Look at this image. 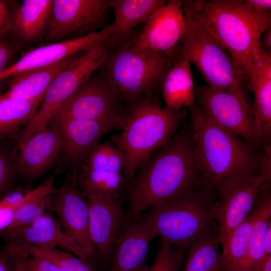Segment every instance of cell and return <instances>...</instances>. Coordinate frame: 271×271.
Segmentation results:
<instances>
[{
  "label": "cell",
  "mask_w": 271,
  "mask_h": 271,
  "mask_svg": "<svg viewBox=\"0 0 271 271\" xmlns=\"http://www.w3.org/2000/svg\"><path fill=\"white\" fill-rule=\"evenodd\" d=\"M111 49L109 42L84 52L55 78L31 121L21 130L19 140L26 142L49 124L59 108L99 68L102 67Z\"/></svg>",
  "instance_id": "ba28073f"
},
{
  "label": "cell",
  "mask_w": 271,
  "mask_h": 271,
  "mask_svg": "<svg viewBox=\"0 0 271 271\" xmlns=\"http://www.w3.org/2000/svg\"><path fill=\"white\" fill-rule=\"evenodd\" d=\"M161 89L165 107L169 110L179 111L195 104V85L188 60L179 58L173 61Z\"/></svg>",
  "instance_id": "d4e9b609"
},
{
  "label": "cell",
  "mask_w": 271,
  "mask_h": 271,
  "mask_svg": "<svg viewBox=\"0 0 271 271\" xmlns=\"http://www.w3.org/2000/svg\"><path fill=\"white\" fill-rule=\"evenodd\" d=\"M53 0H25L16 12L10 33L19 41L30 43L46 33Z\"/></svg>",
  "instance_id": "cb8c5ba5"
},
{
  "label": "cell",
  "mask_w": 271,
  "mask_h": 271,
  "mask_svg": "<svg viewBox=\"0 0 271 271\" xmlns=\"http://www.w3.org/2000/svg\"><path fill=\"white\" fill-rule=\"evenodd\" d=\"M192 140L203 184L215 189L227 179L259 171L263 152L212 121L195 104L188 108Z\"/></svg>",
  "instance_id": "3957f363"
},
{
  "label": "cell",
  "mask_w": 271,
  "mask_h": 271,
  "mask_svg": "<svg viewBox=\"0 0 271 271\" xmlns=\"http://www.w3.org/2000/svg\"><path fill=\"white\" fill-rule=\"evenodd\" d=\"M14 16L9 2L0 0V39L10 33Z\"/></svg>",
  "instance_id": "74e56055"
},
{
  "label": "cell",
  "mask_w": 271,
  "mask_h": 271,
  "mask_svg": "<svg viewBox=\"0 0 271 271\" xmlns=\"http://www.w3.org/2000/svg\"><path fill=\"white\" fill-rule=\"evenodd\" d=\"M182 7L186 27L172 61L188 60L197 68L206 85L212 89L244 94L241 85L247 80L242 69L201 23L187 1H183Z\"/></svg>",
  "instance_id": "8992f818"
},
{
  "label": "cell",
  "mask_w": 271,
  "mask_h": 271,
  "mask_svg": "<svg viewBox=\"0 0 271 271\" xmlns=\"http://www.w3.org/2000/svg\"><path fill=\"white\" fill-rule=\"evenodd\" d=\"M18 173L29 181L40 178L61 161L62 144L60 134L52 124L16 148Z\"/></svg>",
  "instance_id": "d6986e66"
},
{
  "label": "cell",
  "mask_w": 271,
  "mask_h": 271,
  "mask_svg": "<svg viewBox=\"0 0 271 271\" xmlns=\"http://www.w3.org/2000/svg\"><path fill=\"white\" fill-rule=\"evenodd\" d=\"M112 27L108 25L95 32L34 49L0 72V81L26 71L46 67L80 52L88 51L109 41Z\"/></svg>",
  "instance_id": "ac0fdd59"
},
{
  "label": "cell",
  "mask_w": 271,
  "mask_h": 271,
  "mask_svg": "<svg viewBox=\"0 0 271 271\" xmlns=\"http://www.w3.org/2000/svg\"><path fill=\"white\" fill-rule=\"evenodd\" d=\"M24 262L28 271H62L52 262L38 256L25 255Z\"/></svg>",
  "instance_id": "8d00e7d4"
},
{
  "label": "cell",
  "mask_w": 271,
  "mask_h": 271,
  "mask_svg": "<svg viewBox=\"0 0 271 271\" xmlns=\"http://www.w3.org/2000/svg\"><path fill=\"white\" fill-rule=\"evenodd\" d=\"M260 271H271V255L266 258Z\"/></svg>",
  "instance_id": "bcb514c9"
},
{
  "label": "cell",
  "mask_w": 271,
  "mask_h": 271,
  "mask_svg": "<svg viewBox=\"0 0 271 271\" xmlns=\"http://www.w3.org/2000/svg\"><path fill=\"white\" fill-rule=\"evenodd\" d=\"M124 122L77 119L52 118L50 123L58 130L62 141L61 161L76 179L78 169L89 152L108 131L122 127Z\"/></svg>",
  "instance_id": "5bb4252c"
},
{
  "label": "cell",
  "mask_w": 271,
  "mask_h": 271,
  "mask_svg": "<svg viewBox=\"0 0 271 271\" xmlns=\"http://www.w3.org/2000/svg\"><path fill=\"white\" fill-rule=\"evenodd\" d=\"M185 254L160 239L154 262L148 271H181L185 260Z\"/></svg>",
  "instance_id": "e575fe53"
},
{
  "label": "cell",
  "mask_w": 271,
  "mask_h": 271,
  "mask_svg": "<svg viewBox=\"0 0 271 271\" xmlns=\"http://www.w3.org/2000/svg\"><path fill=\"white\" fill-rule=\"evenodd\" d=\"M2 234L6 240V246L38 245L63 249L91 263L86 251L50 214L42 216L28 226L7 232L2 231Z\"/></svg>",
  "instance_id": "ffe728a7"
},
{
  "label": "cell",
  "mask_w": 271,
  "mask_h": 271,
  "mask_svg": "<svg viewBox=\"0 0 271 271\" xmlns=\"http://www.w3.org/2000/svg\"><path fill=\"white\" fill-rule=\"evenodd\" d=\"M53 195L37 198L17 209L14 212L11 223L3 232H7L28 226L42 216L50 214V210L54 207V201L52 200V197Z\"/></svg>",
  "instance_id": "d6a6232c"
},
{
  "label": "cell",
  "mask_w": 271,
  "mask_h": 271,
  "mask_svg": "<svg viewBox=\"0 0 271 271\" xmlns=\"http://www.w3.org/2000/svg\"><path fill=\"white\" fill-rule=\"evenodd\" d=\"M0 236H2L1 233L0 232Z\"/></svg>",
  "instance_id": "c3c4849f"
},
{
  "label": "cell",
  "mask_w": 271,
  "mask_h": 271,
  "mask_svg": "<svg viewBox=\"0 0 271 271\" xmlns=\"http://www.w3.org/2000/svg\"><path fill=\"white\" fill-rule=\"evenodd\" d=\"M254 99L253 116L264 139L270 143L271 133V51L261 45L258 52L254 75L249 83Z\"/></svg>",
  "instance_id": "7402d4cb"
},
{
  "label": "cell",
  "mask_w": 271,
  "mask_h": 271,
  "mask_svg": "<svg viewBox=\"0 0 271 271\" xmlns=\"http://www.w3.org/2000/svg\"><path fill=\"white\" fill-rule=\"evenodd\" d=\"M260 197L251 214L220 241L224 271H235L246 254L259 214Z\"/></svg>",
  "instance_id": "484cf974"
},
{
  "label": "cell",
  "mask_w": 271,
  "mask_h": 271,
  "mask_svg": "<svg viewBox=\"0 0 271 271\" xmlns=\"http://www.w3.org/2000/svg\"><path fill=\"white\" fill-rule=\"evenodd\" d=\"M108 0H53L52 14L45 34L51 43L74 33H92L108 25Z\"/></svg>",
  "instance_id": "7c38bea8"
},
{
  "label": "cell",
  "mask_w": 271,
  "mask_h": 271,
  "mask_svg": "<svg viewBox=\"0 0 271 271\" xmlns=\"http://www.w3.org/2000/svg\"><path fill=\"white\" fill-rule=\"evenodd\" d=\"M14 43L5 38L0 39V72L9 66L15 53Z\"/></svg>",
  "instance_id": "f35d334b"
},
{
  "label": "cell",
  "mask_w": 271,
  "mask_h": 271,
  "mask_svg": "<svg viewBox=\"0 0 271 271\" xmlns=\"http://www.w3.org/2000/svg\"><path fill=\"white\" fill-rule=\"evenodd\" d=\"M56 194L53 209L63 229L86 251L96 266L99 260L89 235L88 205L76 180L70 176Z\"/></svg>",
  "instance_id": "e0dca14e"
},
{
  "label": "cell",
  "mask_w": 271,
  "mask_h": 271,
  "mask_svg": "<svg viewBox=\"0 0 271 271\" xmlns=\"http://www.w3.org/2000/svg\"><path fill=\"white\" fill-rule=\"evenodd\" d=\"M127 40L111 49L103 66L111 85L127 106L161 89L173 61L153 51L133 52L132 42Z\"/></svg>",
  "instance_id": "52a82bcc"
},
{
  "label": "cell",
  "mask_w": 271,
  "mask_h": 271,
  "mask_svg": "<svg viewBox=\"0 0 271 271\" xmlns=\"http://www.w3.org/2000/svg\"><path fill=\"white\" fill-rule=\"evenodd\" d=\"M182 6L183 1H167L145 22L143 29L132 41L131 51H153L172 60L186 27Z\"/></svg>",
  "instance_id": "4fadbf2b"
},
{
  "label": "cell",
  "mask_w": 271,
  "mask_h": 271,
  "mask_svg": "<svg viewBox=\"0 0 271 271\" xmlns=\"http://www.w3.org/2000/svg\"><path fill=\"white\" fill-rule=\"evenodd\" d=\"M13 216V211L0 209V232L8 228L12 221Z\"/></svg>",
  "instance_id": "60d3db41"
},
{
  "label": "cell",
  "mask_w": 271,
  "mask_h": 271,
  "mask_svg": "<svg viewBox=\"0 0 271 271\" xmlns=\"http://www.w3.org/2000/svg\"><path fill=\"white\" fill-rule=\"evenodd\" d=\"M86 52V51H85ZM84 52L72 55L53 64L23 72L12 76L2 96L30 100L44 97L55 78Z\"/></svg>",
  "instance_id": "44dd1931"
},
{
  "label": "cell",
  "mask_w": 271,
  "mask_h": 271,
  "mask_svg": "<svg viewBox=\"0 0 271 271\" xmlns=\"http://www.w3.org/2000/svg\"><path fill=\"white\" fill-rule=\"evenodd\" d=\"M203 184L191 132L179 128L137 169L123 199L126 217H135L154 206L177 199Z\"/></svg>",
  "instance_id": "6da1fadb"
},
{
  "label": "cell",
  "mask_w": 271,
  "mask_h": 271,
  "mask_svg": "<svg viewBox=\"0 0 271 271\" xmlns=\"http://www.w3.org/2000/svg\"><path fill=\"white\" fill-rule=\"evenodd\" d=\"M216 198L215 190L197 188L141 215L155 227L160 239L186 253L200 239L218 234L213 215Z\"/></svg>",
  "instance_id": "5b68a950"
},
{
  "label": "cell",
  "mask_w": 271,
  "mask_h": 271,
  "mask_svg": "<svg viewBox=\"0 0 271 271\" xmlns=\"http://www.w3.org/2000/svg\"><path fill=\"white\" fill-rule=\"evenodd\" d=\"M264 249L267 255H271V225L267 229L264 237Z\"/></svg>",
  "instance_id": "ee69618b"
},
{
  "label": "cell",
  "mask_w": 271,
  "mask_h": 271,
  "mask_svg": "<svg viewBox=\"0 0 271 271\" xmlns=\"http://www.w3.org/2000/svg\"><path fill=\"white\" fill-rule=\"evenodd\" d=\"M25 254H16L11 257L13 260L12 271H28L24 262Z\"/></svg>",
  "instance_id": "b9f144b4"
},
{
  "label": "cell",
  "mask_w": 271,
  "mask_h": 271,
  "mask_svg": "<svg viewBox=\"0 0 271 271\" xmlns=\"http://www.w3.org/2000/svg\"><path fill=\"white\" fill-rule=\"evenodd\" d=\"M123 104L104 71L95 72L52 118L125 122L127 111Z\"/></svg>",
  "instance_id": "8fae6325"
},
{
  "label": "cell",
  "mask_w": 271,
  "mask_h": 271,
  "mask_svg": "<svg viewBox=\"0 0 271 271\" xmlns=\"http://www.w3.org/2000/svg\"><path fill=\"white\" fill-rule=\"evenodd\" d=\"M218 234L193 243L188 249L181 271H224Z\"/></svg>",
  "instance_id": "f546056e"
},
{
  "label": "cell",
  "mask_w": 271,
  "mask_h": 271,
  "mask_svg": "<svg viewBox=\"0 0 271 271\" xmlns=\"http://www.w3.org/2000/svg\"><path fill=\"white\" fill-rule=\"evenodd\" d=\"M7 256H0V271H12V265L9 263Z\"/></svg>",
  "instance_id": "f6af8a7d"
},
{
  "label": "cell",
  "mask_w": 271,
  "mask_h": 271,
  "mask_svg": "<svg viewBox=\"0 0 271 271\" xmlns=\"http://www.w3.org/2000/svg\"><path fill=\"white\" fill-rule=\"evenodd\" d=\"M17 150H13L5 139H0V196L11 184L18 173L16 165Z\"/></svg>",
  "instance_id": "d590c367"
},
{
  "label": "cell",
  "mask_w": 271,
  "mask_h": 271,
  "mask_svg": "<svg viewBox=\"0 0 271 271\" xmlns=\"http://www.w3.org/2000/svg\"><path fill=\"white\" fill-rule=\"evenodd\" d=\"M260 45L264 48L271 51V26L263 33L261 38Z\"/></svg>",
  "instance_id": "7bdbcfd3"
},
{
  "label": "cell",
  "mask_w": 271,
  "mask_h": 271,
  "mask_svg": "<svg viewBox=\"0 0 271 271\" xmlns=\"http://www.w3.org/2000/svg\"><path fill=\"white\" fill-rule=\"evenodd\" d=\"M127 111L121 131L112 138L125 160L126 186L139 167L175 134L186 114L184 108L174 111L163 107L152 95L129 105Z\"/></svg>",
  "instance_id": "277c9868"
},
{
  "label": "cell",
  "mask_w": 271,
  "mask_h": 271,
  "mask_svg": "<svg viewBox=\"0 0 271 271\" xmlns=\"http://www.w3.org/2000/svg\"><path fill=\"white\" fill-rule=\"evenodd\" d=\"M271 225V196L269 193L260 199V211L246 254L235 271H260L266 258L265 233Z\"/></svg>",
  "instance_id": "83f0119b"
},
{
  "label": "cell",
  "mask_w": 271,
  "mask_h": 271,
  "mask_svg": "<svg viewBox=\"0 0 271 271\" xmlns=\"http://www.w3.org/2000/svg\"><path fill=\"white\" fill-rule=\"evenodd\" d=\"M197 18L227 51L249 82L261 38L271 26V13H258L243 1L187 0Z\"/></svg>",
  "instance_id": "7a4b0ae2"
},
{
  "label": "cell",
  "mask_w": 271,
  "mask_h": 271,
  "mask_svg": "<svg viewBox=\"0 0 271 271\" xmlns=\"http://www.w3.org/2000/svg\"><path fill=\"white\" fill-rule=\"evenodd\" d=\"M243 2L258 13L271 11L270 0H245Z\"/></svg>",
  "instance_id": "ab89813d"
},
{
  "label": "cell",
  "mask_w": 271,
  "mask_h": 271,
  "mask_svg": "<svg viewBox=\"0 0 271 271\" xmlns=\"http://www.w3.org/2000/svg\"><path fill=\"white\" fill-rule=\"evenodd\" d=\"M89 211V233L99 262L105 270L118 234L126 219L124 201L102 195L85 197Z\"/></svg>",
  "instance_id": "9a60e30c"
},
{
  "label": "cell",
  "mask_w": 271,
  "mask_h": 271,
  "mask_svg": "<svg viewBox=\"0 0 271 271\" xmlns=\"http://www.w3.org/2000/svg\"><path fill=\"white\" fill-rule=\"evenodd\" d=\"M166 2L165 0H108L115 19L109 42L111 49L127 39L137 25L145 22Z\"/></svg>",
  "instance_id": "603a6c76"
},
{
  "label": "cell",
  "mask_w": 271,
  "mask_h": 271,
  "mask_svg": "<svg viewBox=\"0 0 271 271\" xmlns=\"http://www.w3.org/2000/svg\"><path fill=\"white\" fill-rule=\"evenodd\" d=\"M9 256L15 254L38 256L55 264L62 271H101L89 262L61 249L45 246H6Z\"/></svg>",
  "instance_id": "4dcf8cb0"
},
{
  "label": "cell",
  "mask_w": 271,
  "mask_h": 271,
  "mask_svg": "<svg viewBox=\"0 0 271 271\" xmlns=\"http://www.w3.org/2000/svg\"><path fill=\"white\" fill-rule=\"evenodd\" d=\"M198 105L214 122L227 129L253 148L265 144L253 116L252 107L244 94L195 85Z\"/></svg>",
  "instance_id": "9c48e42d"
},
{
  "label": "cell",
  "mask_w": 271,
  "mask_h": 271,
  "mask_svg": "<svg viewBox=\"0 0 271 271\" xmlns=\"http://www.w3.org/2000/svg\"><path fill=\"white\" fill-rule=\"evenodd\" d=\"M10 78L7 79L0 81V96L4 93L9 83Z\"/></svg>",
  "instance_id": "7dc6e473"
},
{
  "label": "cell",
  "mask_w": 271,
  "mask_h": 271,
  "mask_svg": "<svg viewBox=\"0 0 271 271\" xmlns=\"http://www.w3.org/2000/svg\"><path fill=\"white\" fill-rule=\"evenodd\" d=\"M54 180V177L51 176L34 189H20L5 195L0 200V209L14 212L22 205L37 198L56 194L58 189L55 188Z\"/></svg>",
  "instance_id": "836d02e7"
},
{
  "label": "cell",
  "mask_w": 271,
  "mask_h": 271,
  "mask_svg": "<svg viewBox=\"0 0 271 271\" xmlns=\"http://www.w3.org/2000/svg\"><path fill=\"white\" fill-rule=\"evenodd\" d=\"M2 95L0 96V139L16 140L21 128L33 118L44 97L22 100L6 98Z\"/></svg>",
  "instance_id": "4316f807"
},
{
  "label": "cell",
  "mask_w": 271,
  "mask_h": 271,
  "mask_svg": "<svg viewBox=\"0 0 271 271\" xmlns=\"http://www.w3.org/2000/svg\"><path fill=\"white\" fill-rule=\"evenodd\" d=\"M124 157L113 144L106 142L97 144L87 155L79 169L123 173Z\"/></svg>",
  "instance_id": "1f68e13d"
},
{
  "label": "cell",
  "mask_w": 271,
  "mask_h": 271,
  "mask_svg": "<svg viewBox=\"0 0 271 271\" xmlns=\"http://www.w3.org/2000/svg\"><path fill=\"white\" fill-rule=\"evenodd\" d=\"M269 181L259 171L231 177L215 189L217 197L213 215L219 241L241 223L254 210Z\"/></svg>",
  "instance_id": "30bf717a"
},
{
  "label": "cell",
  "mask_w": 271,
  "mask_h": 271,
  "mask_svg": "<svg viewBox=\"0 0 271 271\" xmlns=\"http://www.w3.org/2000/svg\"><path fill=\"white\" fill-rule=\"evenodd\" d=\"M76 184L85 197L94 194L121 198L126 186L123 173L93 170L79 169Z\"/></svg>",
  "instance_id": "f1b7e54d"
},
{
  "label": "cell",
  "mask_w": 271,
  "mask_h": 271,
  "mask_svg": "<svg viewBox=\"0 0 271 271\" xmlns=\"http://www.w3.org/2000/svg\"><path fill=\"white\" fill-rule=\"evenodd\" d=\"M157 236L155 227L142 215L126 217L105 271H148L150 244Z\"/></svg>",
  "instance_id": "2e32d148"
}]
</instances>
